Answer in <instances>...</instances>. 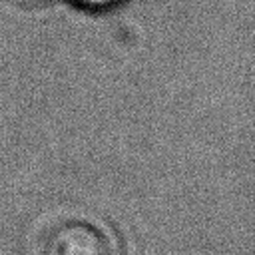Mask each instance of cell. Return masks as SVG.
<instances>
[{
  "instance_id": "cell-2",
  "label": "cell",
  "mask_w": 255,
  "mask_h": 255,
  "mask_svg": "<svg viewBox=\"0 0 255 255\" xmlns=\"http://www.w3.org/2000/svg\"><path fill=\"white\" fill-rule=\"evenodd\" d=\"M74 2L80 4V6H84V8H92V10H96V8H108V6L116 4L118 0H74Z\"/></svg>"
},
{
  "instance_id": "cell-1",
  "label": "cell",
  "mask_w": 255,
  "mask_h": 255,
  "mask_svg": "<svg viewBox=\"0 0 255 255\" xmlns=\"http://www.w3.org/2000/svg\"><path fill=\"white\" fill-rule=\"evenodd\" d=\"M36 255H120L112 235L94 221L66 219L40 239Z\"/></svg>"
}]
</instances>
